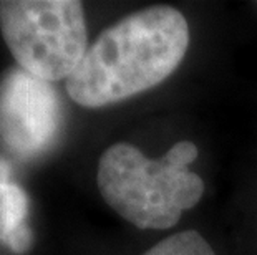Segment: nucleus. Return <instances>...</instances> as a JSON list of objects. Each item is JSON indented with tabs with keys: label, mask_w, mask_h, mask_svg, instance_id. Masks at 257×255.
Segmentation results:
<instances>
[{
	"label": "nucleus",
	"mask_w": 257,
	"mask_h": 255,
	"mask_svg": "<svg viewBox=\"0 0 257 255\" xmlns=\"http://www.w3.org/2000/svg\"><path fill=\"white\" fill-rule=\"evenodd\" d=\"M10 174V164L0 157V242L15 253H25L32 247V230L27 224L30 202Z\"/></svg>",
	"instance_id": "39448f33"
},
{
	"label": "nucleus",
	"mask_w": 257,
	"mask_h": 255,
	"mask_svg": "<svg viewBox=\"0 0 257 255\" xmlns=\"http://www.w3.org/2000/svg\"><path fill=\"white\" fill-rule=\"evenodd\" d=\"M0 30L20 68L48 83L72 77L88 50L76 0H4Z\"/></svg>",
	"instance_id": "7ed1b4c3"
},
{
	"label": "nucleus",
	"mask_w": 257,
	"mask_h": 255,
	"mask_svg": "<svg viewBox=\"0 0 257 255\" xmlns=\"http://www.w3.org/2000/svg\"><path fill=\"white\" fill-rule=\"evenodd\" d=\"M198 154H199L198 146H196L194 143H191V141H179V143L171 146V149L163 156V159L174 167L188 169V166L191 164V162L196 161Z\"/></svg>",
	"instance_id": "0eeeda50"
},
{
	"label": "nucleus",
	"mask_w": 257,
	"mask_h": 255,
	"mask_svg": "<svg viewBox=\"0 0 257 255\" xmlns=\"http://www.w3.org/2000/svg\"><path fill=\"white\" fill-rule=\"evenodd\" d=\"M62 126L55 88L25 70H12L0 83V139L15 156L32 159L50 148Z\"/></svg>",
	"instance_id": "20e7f679"
},
{
	"label": "nucleus",
	"mask_w": 257,
	"mask_h": 255,
	"mask_svg": "<svg viewBox=\"0 0 257 255\" xmlns=\"http://www.w3.org/2000/svg\"><path fill=\"white\" fill-rule=\"evenodd\" d=\"M143 255H216V252L198 230H183L158 242Z\"/></svg>",
	"instance_id": "423d86ee"
},
{
	"label": "nucleus",
	"mask_w": 257,
	"mask_h": 255,
	"mask_svg": "<svg viewBox=\"0 0 257 255\" xmlns=\"http://www.w3.org/2000/svg\"><path fill=\"white\" fill-rule=\"evenodd\" d=\"M189 27L169 5L128 15L103 30L67 78V91L85 108L128 100L171 77L188 52Z\"/></svg>",
	"instance_id": "f257e3e1"
},
{
	"label": "nucleus",
	"mask_w": 257,
	"mask_h": 255,
	"mask_svg": "<svg viewBox=\"0 0 257 255\" xmlns=\"http://www.w3.org/2000/svg\"><path fill=\"white\" fill-rule=\"evenodd\" d=\"M96 184L105 202L143 230H166L204 194L196 172L150 159L136 146L116 143L101 154Z\"/></svg>",
	"instance_id": "f03ea898"
}]
</instances>
